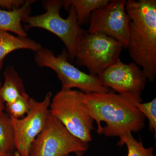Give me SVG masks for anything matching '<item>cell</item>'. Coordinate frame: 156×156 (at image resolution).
Here are the masks:
<instances>
[{
  "label": "cell",
  "instance_id": "21",
  "mask_svg": "<svg viewBox=\"0 0 156 156\" xmlns=\"http://www.w3.org/2000/svg\"><path fill=\"white\" fill-rule=\"evenodd\" d=\"M0 156H14V153H9L4 151L0 149Z\"/></svg>",
  "mask_w": 156,
  "mask_h": 156
},
{
  "label": "cell",
  "instance_id": "11",
  "mask_svg": "<svg viewBox=\"0 0 156 156\" xmlns=\"http://www.w3.org/2000/svg\"><path fill=\"white\" fill-rule=\"evenodd\" d=\"M34 0H27L25 4L19 9L13 11L0 10V30L15 33L17 36L27 37L22 22L29 16Z\"/></svg>",
  "mask_w": 156,
  "mask_h": 156
},
{
  "label": "cell",
  "instance_id": "10",
  "mask_svg": "<svg viewBox=\"0 0 156 156\" xmlns=\"http://www.w3.org/2000/svg\"><path fill=\"white\" fill-rule=\"evenodd\" d=\"M127 1H110L105 5L93 11L87 32L105 34L127 48L130 19L125 7Z\"/></svg>",
  "mask_w": 156,
  "mask_h": 156
},
{
  "label": "cell",
  "instance_id": "3",
  "mask_svg": "<svg viewBox=\"0 0 156 156\" xmlns=\"http://www.w3.org/2000/svg\"><path fill=\"white\" fill-rule=\"evenodd\" d=\"M43 3L46 12L40 15L27 16L23 20L26 23V27L41 28L56 35L64 44L69 61L73 63L75 59L78 42L87 30L80 26L75 10L72 6L69 9L68 17L64 19L60 14L63 6L62 1L48 0Z\"/></svg>",
  "mask_w": 156,
  "mask_h": 156
},
{
  "label": "cell",
  "instance_id": "8",
  "mask_svg": "<svg viewBox=\"0 0 156 156\" xmlns=\"http://www.w3.org/2000/svg\"><path fill=\"white\" fill-rule=\"evenodd\" d=\"M98 76L104 87L111 88L133 104L142 102L147 79L141 68L133 62L126 64L119 58Z\"/></svg>",
  "mask_w": 156,
  "mask_h": 156
},
{
  "label": "cell",
  "instance_id": "14",
  "mask_svg": "<svg viewBox=\"0 0 156 156\" xmlns=\"http://www.w3.org/2000/svg\"><path fill=\"white\" fill-rule=\"evenodd\" d=\"M109 0H65L62 5L68 10L70 6L75 10L78 23L80 25L86 23L93 11L105 5Z\"/></svg>",
  "mask_w": 156,
  "mask_h": 156
},
{
  "label": "cell",
  "instance_id": "13",
  "mask_svg": "<svg viewBox=\"0 0 156 156\" xmlns=\"http://www.w3.org/2000/svg\"><path fill=\"white\" fill-rule=\"evenodd\" d=\"M4 83L0 94L4 102H13L26 93L24 84L19 74L13 66L6 67L4 72Z\"/></svg>",
  "mask_w": 156,
  "mask_h": 156
},
{
  "label": "cell",
  "instance_id": "23",
  "mask_svg": "<svg viewBox=\"0 0 156 156\" xmlns=\"http://www.w3.org/2000/svg\"><path fill=\"white\" fill-rule=\"evenodd\" d=\"M84 154H79L77 155V156H83V155Z\"/></svg>",
  "mask_w": 156,
  "mask_h": 156
},
{
  "label": "cell",
  "instance_id": "20",
  "mask_svg": "<svg viewBox=\"0 0 156 156\" xmlns=\"http://www.w3.org/2000/svg\"><path fill=\"white\" fill-rule=\"evenodd\" d=\"M2 83L1 81L0 80V91H1V87H2ZM5 102L3 101L1 97V94H0V118L2 115L4 113V110L5 109V105H4Z\"/></svg>",
  "mask_w": 156,
  "mask_h": 156
},
{
  "label": "cell",
  "instance_id": "19",
  "mask_svg": "<svg viewBox=\"0 0 156 156\" xmlns=\"http://www.w3.org/2000/svg\"><path fill=\"white\" fill-rule=\"evenodd\" d=\"M27 0H0V7L11 11L19 9L25 4Z\"/></svg>",
  "mask_w": 156,
  "mask_h": 156
},
{
  "label": "cell",
  "instance_id": "5",
  "mask_svg": "<svg viewBox=\"0 0 156 156\" xmlns=\"http://www.w3.org/2000/svg\"><path fill=\"white\" fill-rule=\"evenodd\" d=\"M34 58L40 67L51 69L56 73L62 85V89L77 88L84 93L109 91L108 88L101 85L97 76L86 73L73 65L66 49L56 56L51 50L42 48L36 52Z\"/></svg>",
  "mask_w": 156,
  "mask_h": 156
},
{
  "label": "cell",
  "instance_id": "4",
  "mask_svg": "<svg viewBox=\"0 0 156 156\" xmlns=\"http://www.w3.org/2000/svg\"><path fill=\"white\" fill-rule=\"evenodd\" d=\"M85 93L61 89L51 99L49 112L78 139L89 143L92 140L94 120L85 102Z\"/></svg>",
  "mask_w": 156,
  "mask_h": 156
},
{
  "label": "cell",
  "instance_id": "1",
  "mask_svg": "<svg viewBox=\"0 0 156 156\" xmlns=\"http://www.w3.org/2000/svg\"><path fill=\"white\" fill-rule=\"evenodd\" d=\"M125 9L130 19L127 47L129 55L147 79L154 82L156 77V1L128 0Z\"/></svg>",
  "mask_w": 156,
  "mask_h": 156
},
{
  "label": "cell",
  "instance_id": "17",
  "mask_svg": "<svg viewBox=\"0 0 156 156\" xmlns=\"http://www.w3.org/2000/svg\"><path fill=\"white\" fill-rule=\"evenodd\" d=\"M30 98L25 93L13 102L6 103L5 109L9 116L15 119H21L25 116L30 108Z\"/></svg>",
  "mask_w": 156,
  "mask_h": 156
},
{
  "label": "cell",
  "instance_id": "12",
  "mask_svg": "<svg viewBox=\"0 0 156 156\" xmlns=\"http://www.w3.org/2000/svg\"><path fill=\"white\" fill-rule=\"evenodd\" d=\"M42 48L38 43L27 37L15 36L0 30V70L5 58L13 51L27 49L37 52Z\"/></svg>",
  "mask_w": 156,
  "mask_h": 156
},
{
  "label": "cell",
  "instance_id": "16",
  "mask_svg": "<svg viewBox=\"0 0 156 156\" xmlns=\"http://www.w3.org/2000/svg\"><path fill=\"white\" fill-rule=\"evenodd\" d=\"M125 144L128 149L127 156H156L153 154V147H144L141 138L140 137L138 141L136 140L131 132L120 136L118 145L122 146Z\"/></svg>",
  "mask_w": 156,
  "mask_h": 156
},
{
  "label": "cell",
  "instance_id": "15",
  "mask_svg": "<svg viewBox=\"0 0 156 156\" xmlns=\"http://www.w3.org/2000/svg\"><path fill=\"white\" fill-rule=\"evenodd\" d=\"M0 149L9 153H14L16 151L11 118L5 113L0 118Z\"/></svg>",
  "mask_w": 156,
  "mask_h": 156
},
{
  "label": "cell",
  "instance_id": "7",
  "mask_svg": "<svg viewBox=\"0 0 156 156\" xmlns=\"http://www.w3.org/2000/svg\"><path fill=\"white\" fill-rule=\"evenodd\" d=\"M89 143L73 135L49 114L44 127L31 146L29 156H69L85 153Z\"/></svg>",
  "mask_w": 156,
  "mask_h": 156
},
{
  "label": "cell",
  "instance_id": "9",
  "mask_svg": "<svg viewBox=\"0 0 156 156\" xmlns=\"http://www.w3.org/2000/svg\"><path fill=\"white\" fill-rule=\"evenodd\" d=\"M52 94L49 92L44 100L30 98L29 111L21 119L10 117L14 129L16 151L20 156H29L31 146L44 127L49 112Z\"/></svg>",
  "mask_w": 156,
  "mask_h": 156
},
{
  "label": "cell",
  "instance_id": "22",
  "mask_svg": "<svg viewBox=\"0 0 156 156\" xmlns=\"http://www.w3.org/2000/svg\"><path fill=\"white\" fill-rule=\"evenodd\" d=\"M14 156H20V154L18 153V152L17 151H15V152H14Z\"/></svg>",
  "mask_w": 156,
  "mask_h": 156
},
{
  "label": "cell",
  "instance_id": "18",
  "mask_svg": "<svg viewBox=\"0 0 156 156\" xmlns=\"http://www.w3.org/2000/svg\"><path fill=\"white\" fill-rule=\"evenodd\" d=\"M134 106L141 112L149 120V129L151 132H155L156 135V98L146 103L134 102Z\"/></svg>",
  "mask_w": 156,
  "mask_h": 156
},
{
  "label": "cell",
  "instance_id": "6",
  "mask_svg": "<svg viewBox=\"0 0 156 156\" xmlns=\"http://www.w3.org/2000/svg\"><path fill=\"white\" fill-rule=\"evenodd\" d=\"M124 46L105 34H84L78 42L75 61L85 66L90 74L98 76L119 59Z\"/></svg>",
  "mask_w": 156,
  "mask_h": 156
},
{
  "label": "cell",
  "instance_id": "2",
  "mask_svg": "<svg viewBox=\"0 0 156 156\" xmlns=\"http://www.w3.org/2000/svg\"><path fill=\"white\" fill-rule=\"evenodd\" d=\"M85 102L97 123V132L107 136H120L141 131L145 117L126 98L110 91L85 93Z\"/></svg>",
  "mask_w": 156,
  "mask_h": 156
}]
</instances>
